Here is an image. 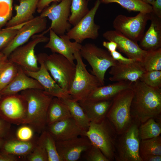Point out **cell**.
<instances>
[{"label": "cell", "mask_w": 161, "mask_h": 161, "mask_svg": "<svg viewBox=\"0 0 161 161\" xmlns=\"http://www.w3.org/2000/svg\"><path fill=\"white\" fill-rule=\"evenodd\" d=\"M131 105L133 120L140 125L153 118L161 121V88L148 86L139 79L133 83Z\"/></svg>", "instance_id": "1"}, {"label": "cell", "mask_w": 161, "mask_h": 161, "mask_svg": "<svg viewBox=\"0 0 161 161\" xmlns=\"http://www.w3.org/2000/svg\"><path fill=\"white\" fill-rule=\"evenodd\" d=\"M26 100L27 106L26 124L34 131L41 133L46 129L47 109L53 97L44 90L30 89L20 92Z\"/></svg>", "instance_id": "2"}, {"label": "cell", "mask_w": 161, "mask_h": 161, "mask_svg": "<svg viewBox=\"0 0 161 161\" xmlns=\"http://www.w3.org/2000/svg\"><path fill=\"white\" fill-rule=\"evenodd\" d=\"M134 93L132 88L126 89L120 92L112 99L106 117L117 134L123 132L134 121L131 113Z\"/></svg>", "instance_id": "3"}, {"label": "cell", "mask_w": 161, "mask_h": 161, "mask_svg": "<svg viewBox=\"0 0 161 161\" xmlns=\"http://www.w3.org/2000/svg\"><path fill=\"white\" fill-rule=\"evenodd\" d=\"M117 135L106 117L98 123L90 122L85 136L98 148L109 161H114V144Z\"/></svg>", "instance_id": "4"}, {"label": "cell", "mask_w": 161, "mask_h": 161, "mask_svg": "<svg viewBox=\"0 0 161 161\" xmlns=\"http://www.w3.org/2000/svg\"><path fill=\"white\" fill-rule=\"evenodd\" d=\"M39 54L54 80L68 93L75 75V64L58 53H53L48 55L45 53H41Z\"/></svg>", "instance_id": "5"}, {"label": "cell", "mask_w": 161, "mask_h": 161, "mask_svg": "<svg viewBox=\"0 0 161 161\" xmlns=\"http://www.w3.org/2000/svg\"><path fill=\"white\" fill-rule=\"evenodd\" d=\"M75 65V76L68 93L72 98L77 101L86 99L97 87L103 86L98 78L87 70L80 51L74 53Z\"/></svg>", "instance_id": "6"}, {"label": "cell", "mask_w": 161, "mask_h": 161, "mask_svg": "<svg viewBox=\"0 0 161 161\" xmlns=\"http://www.w3.org/2000/svg\"><path fill=\"white\" fill-rule=\"evenodd\" d=\"M140 124L134 121L122 133L117 134L114 146L115 161H142L139 154Z\"/></svg>", "instance_id": "7"}, {"label": "cell", "mask_w": 161, "mask_h": 161, "mask_svg": "<svg viewBox=\"0 0 161 161\" xmlns=\"http://www.w3.org/2000/svg\"><path fill=\"white\" fill-rule=\"evenodd\" d=\"M80 52L82 58L91 67L92 74L104 85L106 71L110 67L115 65L117 61L112 58L108 51L92 43H88L82 45Z\"/></svg>", "instance_id": "8"}, {"label": "cell", "mask_w": 161, "mask_h": 161, "mask_svg": "<svg viewBox=\"0 0 161 161\" xmlns=\"http://www.w3.org/2000/svg\"><path fill=\"white\" fill-rule=\"evenodd\" d=\"M49 31L48 29L33 35L30 41L13 50L8 57V60L24 70L32 72L38 71L39 67L35 48L39 44L48 41L49 38L44 34Z\"/></svg>", "instance_id": "9"}, {"label": "cell", "mask_w": 161, "mask_h": 161, "mask_svg": "<svg viewBox=\"0 0 161 161\" xmlns=\"http://www.w3.org/2000/svg\"><path fill=\"white\" fill-rule=\"evenodd\" d=\"M151 13H139L134 16L120 14L114 18L113 25L114 30L137 42L144 34L147 21L150 20Z\"/></svg>", "instance_id": "10"}, {"label": "cell", "mask_w": 161, "mask_h": 161, "mask_svg": "<svg viewBox=\"0 0 161 161\" xmlns=\"http://www.w3.org/2000/svg\"><path fill=\"white\" fill-rule=\"evenodd\" d=\"M72 0H62L59 3L53 2L44 8L40 15L51 21L49 28L58 35L65 34L71 28L69 22Z\"/></svg>", "instance_id": "11"}, {"label": "cell", "mask_w": 161, "mask_h": 161, "mask_svg": "<svg viewBox=\"0 0 161 161\" xmlns=\"http://www.w3.org/2000/svg\"><path fill=\"white\" fill-rule=\"evenodd\" d=\"M4 97L0 100V117L10 124H25L27 106L25 98L18 93Z\"/></svg>", "instance_id": "12"}, {"label": "cell", "mask_w": 161, "mask_h": 161, "mask_svg": "<svg viewBox=\"0 0 161 161\" xmlns=\"http://www.w3.org/2000/svg\"><path fill=\"white\" fill-rule=\"evenodd\" d=\"M100 4L99 0H97L88 13L66 32L70 40L81 44L86 39L95 40L98 37L100 27L95 23L94 18Z\"/></svg>", "instance_id": "13"}, {"label": "cell", "mask_w": 161, "mask_h": 161, "mask_svg": "<svg viewBox=\"0 0 161 161\" xmlns=\"http://www.w3.org/2000/svg\"><path fill=\"white\" fill-rule=\"evenodd\" d=\"M47 22L46 18L40 15L26 22L1 52L8 58L13 50L26 44L33 35L44 31L47 28Z\"/></svg>", "instance_id": "14"}, {"label": "cell", "mask_w": 161, "mask_h": 161, "mask_svg": "<svg viewBox=\"0 0 161 161\" xmlns=\"http://www.w3.org/2000/svg\"><path fill=\"white\" fill-rule=\"evenodd\" d=\"M58 154L62 161H76L92 144L87 137L79 136L70 139L56 141Z\"/></svg>", "instance_id": "15"}, {"label": "cell", "mask_w": 161, "mask_h": 161, "mask_svg": "<svg viewBox=\"0 0 161 161\" xmlns=\"http://www.w3.org/2000/svg\"><path fill=\"white\" fill-rule=\"evenodd\" d=\"M37 56L38 62L40 64L39 69L35 72L24 70L25 73L37 80L47 94L60 99L72 98L68 92L61 88L52 78L46 68L40 55L38 54Z\"/></svg>", "instance_id": "16"}, {"label": "cell", "mask_w": 161, "mask_h": 161, "mask_svg": "<svg viewBox=\"0 0 161 161\" xmlns=\"http://www.w3.org/2000/svg\"><path fill=\"white\" fill-rule=\"evenodd\" d=\"M103 36L108 41L115 42L117 45V49L128 58L141 62L147 53V51L142 49L137 42L115 30L106 31Z\"/></svg>", "instance_id": "17"}, {"label": "cell", "mask_w": 161, "mask_h": 161, "mask_svg": "<svg viewBox=\"0 0 161 161\" xmlns=\"http://www.w3.org/2000/svg\"><path fill=\"white\" fill-rule=\"evenodd\" d=\"M49 37L44 47L49 49L53 53L61 55L72 63H75L74 53L80 51L82 45L75 41L71 42L66 34L58 35L51 30Z\"/></svg>", "instance_id": "18"}, {"label": "cell", "mask_w": 161, "mask_h": 161, "mask_svg": "<svg viewBox=\"0 0 161 161\" xmlns=\"http://www.w3.org/2000/svg\"><path fill=\"white\" fill-rule=\"evenodd\" d=\"M45 130L51 134L55 141L85 136L86 132L72 117L59 121L47 126Z\"/></svg>", "instance_id": "19"}, {"label": "cell", "mask_w": 161, "mask_h": 161, "mask_svg": "<svg viewBox=\"0 0 161 161\" xmlns=\"http://www.w3.org/2000/svg\"><path fill=\"white\" fill-rule=\"evenodd\" d=\"M141 62L123 64L117 62L111 67L109 80L112 82L127 81L134 82L139 79L145 72Z\"/></svg>", "instance_id": "20"}, {"label": "cell", "mask_w": 161, "mask_h": 161, "mask_svg": "<svg viewBox=\"0 0 161 161\" xmlns=\"http://www.w3.org/2000/svg\"><path fill=\"white\" fill-rule=\"evenodd\" d=\"M30 89L44 90L43 88L37 80L28 76L24 69L18 66L16 75L9 84L1 91V95L4 96Z\"/></svg>", "instance_id": "21"}, {"label": "cell", "mask_w": 161, "mask_h": 161, "mask_svg": "<svg viewBox=\"0 0 161 161\" xmlns=\"http://www.w3.org/2000/svg\"><path fill=\"white\" fill-rule=\"evenodd\" d=\"M150 26L140 40V47L149 51L161 48V18L151 13Z\"/></svg>", "instance_id": "22"}, {"label": "cell", "mask_w": 161, "mask_h": 161, "mask_svg": "<svg viewBox=\"0 0 161 161\" xmlns=\"http://www.w3.org/2000/svg\"><path fill=\"white\" fill-rule=\"evenodd\" d=\"M112 99L93 101L84 100L78 101L90 122L98 123L106 118Z\"/></svg>", "instance_id": "23"}, {"label": "cell", "mask_w": 161, "mask_h": 161, "mask_svg": "<svg viewBox=\"0 0 161 161\" xmlns=\"http://www.w3.org/2000/svg\"><path fill=\"white\" fill-rule=\"evenodd\" d=\"M133 83L127 81H119L106 86L98 87L84 100L98 101L112 99L121 91L132 88Z\"/></svg>", "instance_id": "24"}, {"label": "cell", "mask_w": 161, "mask_h": 161, "mask_svg": "<svg viewBox=\"0 0 161 161\" xmlns=\"http://www.w3.org/2000/svg\"><path fill=\"white\" fill-rule=\"evenodd\" d=\"M39 0H19V4L14 6L16 14L7 23L6 27L25 23L33 18Z\"/></svg>", "instance_id": "25"}, {"label": "cell", "mask_w": 161, "mask_h": 161, "mask_svg": "<svg viewBox=\"0 0 161 161\" xmlns=\"http://www.w3.org/2000/svg\"><path fill=\"white\" fill-rule=\"evenodd\" d=\"M70 117L71 115L66 105L60 99L53 97L47 109V126Z\"/></svg>", "instance_id": "26"}, {"label": "cell", "mask_w": 161, "mask_h": 161, "mask_svg": "<svg viewBox=\"0 0 161 161\" xmlns=\"http://www.w3.org/2000/svg\"><path fill=\"white\" fill-rule=\"evenodd\" d=\"M36 141L24 142L16 138L5 141L1 151L17 156L27 155L35 148Z\"/></svg>", "instance_id": "27"}, {"label": "cell", "mask_w": 161, "mask_h": 161, "mask_svg": "<svg viewBox=\"0 0 161 161\" xmlns=\"http://www.w3.org/2000/svg\"><path fill=\"white\" fill-rule=\"evenodd\" d=\"M60 99L67 106L72 117L83 130L86 132L88 129L90 122L78 102L72 98Z\"/></svg>", "instance_id": "28"}, {"label": "cell", "mask_w": 161, "mask_h": 161, "mask_svg": "<svg viewBox=\"0 0 161 161\" xmlns=\"http://www.w3.org/2000/svg\"><path fill=\"white\" fill-rule=\"evenodd\" d=\"M101 3H115L129 11L151 13L153 12L151 5L142 0H99Z\"/></svg>", "instance_id": "29"}, {"label": "cell", "mask_w": 161, "mask_h": 161, "mask_svg": "<svg viewBox=\"0 0 161 161\" xmlns=\"http://www.w3.org/2000/svg\"><path fill=\"white\" fill-rule=\"evenodd\" d=\"M138 133L140 140L159 136L161 133V121L153 118H150L140 125Z\"/></svg>", "instance_id": "30"}, {"label": "cell", "mask_w": 161, "mask_h": 161, "mask_svg": "<svg viewBox=\"0 0 161 161\" xmlns=\"http://www.w3.org/2000/svg\"><path fill=\"white\" fill-rule=\"evenodd\" d=\"M6 58L0 62V90L6 87L17 74L18 66Z\"/></svg>", "instance_id": "31"}, {"label": "cell", "mask_w": 161, "mask_h": 161, "mask_svg": "<svg viewBox=\"0 0 161 161\" xmlns=\"http://www.w3.org/2000/svg\"><path fill=\"white\" fill-rule=\"evenodd\" d=\"M38 139L47 151L48 161H62L57 151L56 141L47 131H42Z\"/></svg>", "instance_id": "32"}, {"label": "cell", "mask_w": 161, "mask_h": 161, "mask_svg": "<svg viewBox=\"0 0 161 161\" xmlns=\"http://www.w3.org/2000/svg\"><path fill=\"white\" fill-rule=\"evenodd\" d=\"M87 0H72L69 22L73 26L85 16L89 10Z\"/></svg>", "instance_id": "33"}, {"label": "cell", "mask_w": 161, "mask_h": 161, "mask_svg": "<svg viewBox=\"0 0 161 161\" xmlns=\"http://www.w3.org/2000/svg\"><path fill=\"white\" fill-rule=\"evenodd\" d=\"M139 151L141 157L149 155H161V136L140 140Z\"/></svg>", "instance_id": "34"}, {"label": "cell", "mask_w": 161, "mask_h": 161, "mask_svg": "<svg viewBox=\"0 0 161 161\" xmlns=\"http://www.w3.org/2000/svg\"><path fill=\"white\" fill-rule=\"evenodd\" d=\"M141 62L146 71H161V48L147 51L145 56Z\"/></svg>", "instance_id": "35"}, {"label": "cell", "mask_w": 161, "mask_h": 161, "mask_svg": "<svg viewBox=\"0 0 161 161\" xmlns=\"http://www.w3.org/2000/svg\"><path fill=\"white\" fill-rule=\"evenodd\" d=\"M25 23L6 27L0 30V50L3 49L12 40L19 29Z\"/></svg>", "instance_id": "36"}, {"label": "cell", "mask_w": 161, "mask_h": 161, "mask_svg": "<svg viewBox=\"0 0 161 161\" xmlns=\"http://www.w3.org/2000/svg\"><path fill=\"white\" fill-rule=\"evenodd\" d=\"M139 80L149 86L161 88V71H146Z\"/></svg>", "instance_id": "37"}, {"label": "cell", "mask_w": 161, "mask_h": 161, "mask_svg": "<svg viewBox=\"0 0 161 161\" xmlns=\"http://www.w3.org/2000/svg\"><path fill=\"white\" fill-rule=\"evenodd\" d=\"M13 0H0V27L6 25L12 18Z\"/></svg>", "instance_id": "38"}, {"label": "cell", "mask_w": 161, "mask_h": 161, "mask_svg": "<svg viewBox=\"0 0 161 161\" xmlns=\"http://www.w3.org/2000/svg\"><path fill=\"white\" fill-rule=\"evenodd\" d=\"M29 161H48L47 151L38 139L33 150L27 155Z\"/></svg>", "instance_id": "39"}, {"label": "cell", "mask_w": 161, "mask_h": 161, "mask_svg": "<svg viewBox=\"0 0 161 161\" xmlns=\"http://www.w3.org/2000/svg\"><path fill=\"white\" fill-rule=\"evenodd\" d=\"M83 153V158L86 161H109L98 148L92 144Z\"/></svg>", "instance_id": "40"}, {"label": "cell", "mask_w": 161, "mask_h": 161, "mask_svg": "<svg viewBox=\"0 0 161 161\" xmlns=\"http://www.w3.org/2000/svg\"><path fill=\"white\" fill-rule=\"evenodd\" d=\"M34 130L30 126L23 125L17 130L16 136V138L20 140L28 142L32 140Z\"/></svg>", "instance_id": "41"}, {"label": "cell", "mask_w": 161, "mask_h": 161, "mask_svg": "<svg viewBox=\"0 0 161 161\" xmlns=\"http://www.w3.org/2000/svg\"><path fill=\"white\" fill-rule=\"evenodd\" d=\"M109 53L114 60L120 63L127 64L137 61L134 59L124 57L120 53L116 50Z\"/></svg>", "instance_id": "42"}, {"label": "cell", "mask_w": 161, "mask_h": 161, "mask_svg": "<svg viewBox=\"0 0 161 161\" xmlns=\"http://www.w3.org/2000/svg\"><path fill=\"white\" fill-rule=\"evenodd\" d=\"M10 124L5 120L0 119V137L4 138L8 134L10 129Z\"/></svg>", "instance_id": "43"}, {"label": "cell", "mask_w": 161, "mask_h": 161, "mask_svg": "<svg viewBox=\"0 0 161 161\" xmlns=\"http://www.w3.org/2000/svg\"><path fill=\"white\" fill-rule=\"evenodd\" d=\"M62 0H39L37 9V12L40 13L42 10L53 2H60Z\"/></svg>", "instance_id": "44"}, {"label": "cell", "mask_w": 161, "mask_h": 161, "mask_svg": "<svg viewBox=\"0 0 161 161\" xmlns=\"http://www.w3.org/2000/svg\"><path fill=\"white\" fill-rule=\"evenodd\" d=\"M151 5L152 12L158 17L161 18V0H155Z\"/></svg>", "instance_id": "45"}, {"label": "cell", "mask_w": 161, "mask_h": 161, "mask_svg": "<svg viewBox=\"0 0 161 161\" xmlns=\"http://www.w3.org/2000/svg\"><path fill=\"white\" fill-rule=\"evenodd\" d=\"M17 156L4 152H0V161H17Z\"/></svg>", "instance_id": "46"}, {"label": "cell", "mask_w": 161, "mask_h": 161, "mask_svg": "<svg viewBox=\"0 0 161 161\" xmlns=\"http://www.w3.org/2000/svg\"><path fill=\"white\" fill-rule=\"evenodd\" d=\"M102 44L103 46L107 49L109 52L116 51L117 49V44L112 41H104Z\"/></svg>", "instance_id": "47"}, {"label": "cell", "mask_w": 161, "mask_h": 161, "mask_svg": "<svg viewBox=\"0 0 161 161\" xmlns=\"http://www.w3.org/2000/svg\"><path fill=\"white\" fill-rule=\"evenodd\" d=\"M142 161H161V155H149L141 157Z\"/></svg>", "instance_id": "48"}, {"label": "cell", "mask_w": 161, "mask_h": 161, "mask_svg": "<svg viewBox=\"0 0 161 161\" xmlns=\"http://www.w3.org/2000/svg\"><path fill=\"white\" fill-rule=\"evenodd\" d=\"M144 2L151 5L155 0H142Z\"/></svg>", "instance_id": "49"}, {"label": "cell", "mask_w": 161, "mask_h": 161, "mask_svg": "<svg viewBox=\"0 0 161 161\" xmlns=\"http://www.w3.org/2000/svg\"><path fill=\"white\" fill-rule=\"evenodd\" d=\"M6 58H7L2 52H0V62Z\"/></svg>", "instance_id": "50"}, {"label": "cell", "mask_w": 161, "mask_h": 161, "mask_svg": "<svg viewBox=\"0 0 161 161\" xmlns=\"http://www.w3.org/2000/svg\"><path fill=\"white\" fill-rule=\"evenodd\" d=\"M5 142L3 138L0 137V149L2 148Z\"/></svg>", "instance_id": "51"}, {"label": "cell", "mask_w": 161, "mask_h": 161, "mask_svg": "<svg viewBox=\"0 0 161 161\" xmlns=\"http://www.w3.org/2000/svg\"><path fill=\"white\" fill-rule=\"evenodd\" d=\"M1 97V90H0V100Z\"/></svg>", "instance_id": "52"}, {"label": "cell", "mask_w": 161, "mask_h": 161, "mask_svg": "<svg viewBox=\"0 0 161 161\" xmlns=\"http://www.w3.org/2000/svg\"><path fill=\"white\" fill-rule=\"evenodd\" d=\"M88 1H90L92 0H87Z\"/></svg>", "instance_id": "53"}, {"label": "cell", "mask_w": 161, "mask_h": 161, "mask_svg": "<svg viewBox=\"0 0 161 161\" xmlns=\"http://www.w3.org/2000/svg\"><path fill=\"white\" fill-rule=\"evenodd\" d=\"M1 29V28L0 27V30Z\"/></svg>", "instance_id": "54"}, {"label": "cell", "mask_w": 161, "mask_h": 161, "mask_svg": "<svg viewBox=\"0 0 161 161\" xmlns=\"http://www.w3.org/2000/svg\"><path fill=\"white\" fill-rule=\"evenodd\" d=\"M18 0V1L19 0Z\"/></svg>", "instance_id": "55"}]
</instances>
